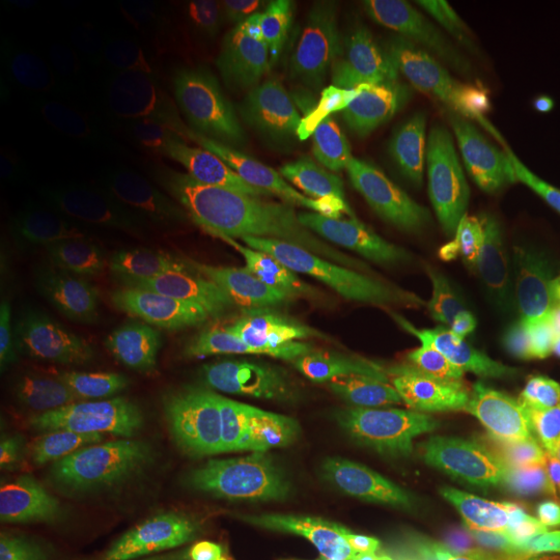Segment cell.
<instances>
[{
	"mask_svg": "<svg viewBox=\"0 0 560 560\" xmlns=\"http://www.w3.org/2000/svg\"><path fill=\"white\" fill-rule=\"evenodd\" d=\"M102 490L161 542L221 560H374L257 470L198 457L115 465Z\"/></svg>",
	"mask_w": 560,
	"mask_h": 560,
	"instance_id": "3957f363",
	"label": "cell"
},
{
	"mask_svg": "<svg viewBox=\"0 0 560 560\" xmlns=\"http://www.w3.org/2000/svg\"><path fill=\"white\" fill-rule=\"evenodd\" d=\"M270 268L283 289L322 304L376 299L416 314L470 348L475 322L459 310L423 236L387 195L359 179L289 182L265 221Z\"/></svg>",
	"mask_w": 560,
	"mask_h": 560,
	"instance_id": "6da1fadb",
	"label": "cell"
},
{
	"mask_svg": "<svg viewBox=\"0 0 560 560\" xmlns=\"http://www.w3.org/2000/svg\"><path fill=\"white\" fill-rule=\"evenodd\" d=\"M86 268L117 310L161 338L221 359H262L260 340L247 322L172 265L138 252L94 249Z\"/></svg>",
	"mask_w": 560,
	"mask_h": 560,
	"instance_id": "ba28073f",
	"label": "cell"
},
{
	"mask_svg": "<svg viewBox=\"0 0 560 560\" xmlns=\"http://www.w3.org/2000/svg\"><path fill=\"white\" fill-rule=\"evenodd\" d=\"M249 457L252 470L374 560H452L470 548V537L420 490L317 418L262 425Z\"/></svg>",
	"mask_w": 560,
	"mask_h": 560,
	"instance_id": "277c9868",
	"label": "cell"
},
{
	"mask_svg": "<svg viewBox=\"0 0 560 560\" xmlns=\"http://www.w3.org/2000/svg\"><path fill=\"white\" fill-rule=\"evenodd\" d=\"M26 9H30L32 13H37V16H45V19L75 21L81 16H89L94 5L81 3V0H47V3L34 0V3H26Z\"/></svg>",
	"mask_w": 560,
	"mask_h": 560,
	"instance_id": "d6986e66",
	"label": "cell"
},
{
	"mask_svg": "<svg viewBox=\"0 0 560 560\" xmlns=\"http://www.w3.org/2000/svg\"><path fill=\"white\" fill-rule=\"evenodd\" d=\"M319 322L342 359L402 389L410 387L423 355L450 340L416 314L376 299L325 304Z\"/></svg>",
	"mask_w": 560,
	"mask_h": 560,
	"instance_id": "8fae6325",
	"label": "cell"
},
{
	"mask_svg": "<svg viewBox=\"0 0 560 560\" xmlns=\"http://www.w3.org/2000/svg\"><path fill=\"white\" fill-rule=\"evenodd\" d=\"M552 19H556V32H558V45H560V3H550Z\"/></svg>",
	"mask_w": 560,
	"mask_h": 560,
	"instance_id": "ffe728a7",
	"label": "cell"
},
{
	"mask_svg": "<svg viewBox=\"0 0 560 560\" xmlns=\"http://www.w3.org/2000/svg\"><path fill=\"white\" fill-rule=\"evenodd\" d=\"M5 145L13 172L45 213L91 231H125L138 223L136 187L100 140L13 107L5 115Z\"/></svg>",
	"mask_w": 560,
	"mask_h": 560,
	"instance_id": "8992f818",
	"label": "cell"
},
{
	"mask_svg": "<svg viewBox=\"0 0 560 560\" xmlns=\"http://www.w3.org/2000/svg\"><path fill=\"white\" fill-rule=\"evenodd\" d=\"M433 236L446 270L482 327L560 361V231L522 172L441 174Z\"/></svg>",
	"mask_w": 560,
	"mask_h": 560,
	"instance_id": "7a4b0ae2",
	"label": "cell"
},
{
	"mask_svg": "<svg viewBox=\"0 0 560 560\" xmlns=\"http://www.w3.org/2000/svg\"><path fill=\"white\" fill-rule=\"evenodd\" d=\"M122 140L140 177L156 190H182L195 182L198 159L190 140L170 117L145 109L132 112L125 120Z\"/></svg>",
	"mask_w": 560,
	"mask_h": 560,
	"instance_id": "9a60e30c",
	"label": "cell"
},
{
	"mask_svg": "<svg viewBox=\"0 0 560 560\" xmlns=\"http://www.w3.org/2000/svg\"><path fill=\"white\" fill-rule=\"evenodd\" d=\"M257 143L262 156L291 182L359 179L384 187V170L359 122L325 96H272L262 109Z\"/></svg>",
	"mask_w": 560,
	"mask_h": 560,
	"instance_id": "9c48e42d",
	"label": "cell"
},
{
	"mask_svg": "<svg viewBox=\"0 0 560 560\" xmlns=\"http://www.w3.org/2000/svg\"><path fill=\"white\" fill-rule=\"evenodd\" d=\"M470 58L488 89L511 102H532L548 86L560 55L548 3L482 0L465 11Z\"/></svg>",
	"mask_w": 560,
	"mask_h": 560,
	"instance_id": "30bf717a",
	"label": "cell"
},
{
	"mask_svg": "<svg viewBox=\"0 0 560 560\" xmlns=\"http://www.w3.org/2000/svg\"><path fill=\"white\" fill-rule=\"evenodd\" d=\"M0 436L13 457L26 462L55 459L68 444L58 405L19 374H5L0 384Z\"/></svg>",
	"mask_w": 560,
	"mask_h": 560,
	"instance_id": "5bb4252c",
	"label": "cell"
},
{
	"mask_svg": "<svg viewBox=\"0 0 560 560\" xmlns=\"http://www.w3.org/2000/svg\"><path fill=\"white\" fill-rule=\"evenodd\" d=\"M540 164H542L545 174H548L550 187H552V192H556V200L560 206V96L556 104V115H552L548 138H545V143H542Z\"/></svg>",
	"mask_w": 560,
	"mask_h": 560,
	"instance_id": "ac0fdd59",
	"label": "cell"
},
{
	"mask_svg": "<svg viewBox=\"0 0 560 560\" xmlns=\"http://www.w3.org/2000/svg\"><path fill=\"white\" fill-rule=\"evenodd\" d=\"M306 32L346 62L382 55L389 39L387 11L371 3H312L301 11Z\"/></svg>",
	"mask_w": 560,
	"mask_h": 560,
	"instance_id": "2e32d148",
	"label": "cell"
},
{
	"mask_svg": "<svg viewBox=\"0 0 560 560\" xmlns=\"http://www.w3.org/2000/svg\"><path fill=\"white\" fill-rule=\"evenodd\" d=\"M470 350H478V353H486L488 359L501 363L503 371L520 376V380L535 384L542 392H548L560 405V361L550 359V355L537 353V350H529L524 346H516L501 335L486 330L480 322H475L472 335H470Z\"/></svg>",
	"mask_w": 560,
	"mask_h": 560,
	"instance_id": "e0dca14e",
	"label": "cell"
},
{
	"mask_svg": "<svg viewBox=\"0 0 560 560\" xmlns=\"http://www.w3.org/2000/svg\"><path fill=\"white\" fill-rule=\"evenodd\" d=\"M382 444L472 529L493 560H560V470L503 459L470 433L384 412Z\"/></svg>",
	"mask_w": 560,
	"mask_h": 560,
	"instance_id": "5b68a950",
	"label": "cell"
},
{
	"mask_svg": "<svg viewBox=\"0 0 560 560\" xmlns=\"http://www.w3.org/2000/svg\"><path fill=\"white\" fill-rule=\"evenodd\" d=\"M24 560H187L149 532L128 529L104 516L70 511L30 542Z\"/></svg>",
	"mask_w": 560,
	"mask_h": 560,
	"instance_id": "4fadbf2b",
	"label": "cell"
},
{
	"mask_svg": "<svg viewBox=\"0 0 560 560\" xmlns=\"http://www.w3.org/2000/svg\"><path fill=\"white\" fill-rule=\"evenodd\" d=\"M410 392L465 420L470 436L503 459L560 470V405L503 369H480L444 340L423 355Z\"/></svg>",
	"mask_w": 560,
	"mask_h": 560,
	"instance_id": "52a82bcc",
	"label": "cell"
},
{
	"mask_svg": "<svg viewBox=\"0 0 560 560\" xmlns=\"http://www.w3.org/2000/svg\"><path fill=\"white\" fill-rule=\"evenodd\" d=\"M177 100L202 130L221 138L229 149L244 153L257 140L262 112L247 81L223 62H198L182 70Z\"/></svg>",
	"mask_w": 560,
	"mask_h": 560,
	"instance_id": "7c38bea8",
	"label": "cell"
}]
</instances>
